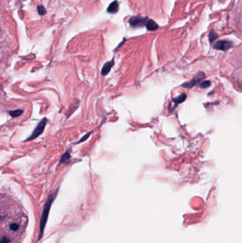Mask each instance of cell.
Returning a JSON list of instances; mask_svg holds the SVG:
<instances>
[{
	"instance_id": "8",
	"label": "cell",
	"mask_w": 242,
	"mask_h": 243,
	"mask_svg": "<svg viewBox=\"0 0 242 243\" xmlns=\"http://www.w3.org/2000/svg\"><path fill=\"white\" fill-rule=\"evenodd\" d=\"M146 26V28H147V29L149 30V31H156V30H157L158 29V24L151 19L148 20Z\"/></svg>"
},
{
	"instance_id": "7",
	"label": "cell",
	"mask_w": 242,
	"mask_h": 243,
	"mask_svg": "<svg viewBox=\"0 0 242 243\" xmlns=\"http://www.w3.org/2000/svg\"><path fill=\"white\" fill-rule=\"evenodd\" d=\"M118 9H119V4H118L117 1H115L112 3H111L110 5L109 6V7L107 8V11L109 13L115 14L117 13Z\"/></svg>"
},
{
	"instance_id": "15",
	"label": "cell",
	"mask_w": 242,
	"mask_h": 243,
	"mask_svg": "<svg viewBox=\"0 0 242 243\" xmlns=\"http://www.w3.org/2000/svg\"><path fill=\"white\" fill-rule=\"evenodd\" d=\"M210 86H211L210 81L207 80V81H204V82H202V83L200 85V87L202 89H205V88H208V87H209Z\"/></svg>"
},
{
	"instance_id": "4",
	"label": "cell",
	"mask_w": 242,
	"mask_h": 243,
	"mask_svg": "<svg viewBox=\"0 0 242 243\" xmlns=\"http://www.w3.org/2000/svg\"><path fill=\"white\" fill-rule=\"evenodd\" d=\"M232 47V43L228 40H219L215 44L214 48L220 50H227Z\"/></svg>"
},
{
	"instance_id": "12",
	"label": "cell",
	"mask_w": 242,
	"mask_h": 243,
	"mask_svg": "<svg viewBox=\"0 0 242 243\" xmlns=\"http://www.w3.org/2000/svg\"><path fill=\"white\" fill-rule=\"evenodd\" d=\"M22 113H23V110H16L13 111H9V114L11 117H19Z\"/></svg>"
},
{
	"instance_id": "9",
	"label": "cell",
	"mask_w": 242,
	"mask_h": 243,
	"mask_svg": "<svg viewBox=\"0 0 242 243\" xmlns=\"http://www.w3.org/2000/svg\"><path fill=\"white\" fill-rule=\"evenodd\" d=\"M79 106V102L78 101H77L76 103H73L72 105H70V107H69L68 111H67V113H66V116L67 117H69L71 115L73 114V112H75V110H76L77 108H78Z\"/></svg>"
},
{
	"instance_id": "3",
	"label": "cell",
	"mask_w": 242,
	"mask_h": 243,
	"mask_svg": "<svg viewBox=\"0 0 242 243\" xmlns=\"http://www.w3.org/2000/svg\"><path fill=\"white\" fill-rule=\"evenodd\" d=\"M148 18L146 17H133L129 20L130 25L132 26H142L146 25L148 22Z\"/></svg>"
},
{
	"instance_id": "10",
	"label": "cell",
	"mask_w": 242,
	"mask_h": 243,
	"mask_svg": "<svg viewBox=\"0 0 242 243\" xmlns=\"http://www.w3.org/2000/svg\"><path fill=\"white\" fill-rule=\"evenodd\" d=\"M70 153H69L68 151H66V153H64L62 155V157H61V158H60V162H59V163L63 164H68L69 161H70Z\"/></svg>"
},
{
	"instance_id": "13",
	"label": "cell",
	"mask_w": 242,
	"mask_h": 243,
	"mask_svg": "<svg viewBox=\"0 0 242 243\" xmlns=\"http://www.w3.org/2000/svg\"><path fill=\"white\" fill-rule=\"evenodd\" d=\"M218 38V36H217V34L215 33L214 30H211L210 31V33H209V41L212 42L214 41L215 39H217V38Z\"/></svg>"
},
{
	"instance_id": "11",
	"label": "cell",
	"mask_w": 242,
	"mask_h": 243,
	"mask_svg": "<svg viewBox=\"0 0 242 243\" xmlns=\"http://www.w3.org/2000/svg\"><path fill=\"white\" fill-rule=\"evenodd\" d=\"M186 98H187V96L186 94H181L180 96H178L177 98H174L173 100L176 102V105H178V104H179V103L182 102L183 101L186 100Z\"/></svg>"
},
{
	"instance_id": "6",
	"label": "cell",
	"mask_w": 242,
	"mask_h": 243,
	"mask_svg": "<svg viewBox=\"0 0 242 243\" xmlns=\"http://www.w3.org/2000/svg\"><path fill=\"white\" fill-rule=\"evenodd\" d=\"M114 64H115V60H114V59L110 60V61H108V62L106 63L104 65L102 69V71H101L102 76H107V75L108 74L109 72H110L111 68L114 66Z\"/></svg>"
},
{
	"instance_id": "16",
	"label": "cell",
	"mask_w": 242,
	"mask_h": 243,
	"mask_svg": "<svg viewBox=\"0 0 242 243\" xmlns=\"http://www.w3.org/2000/svg\"><path fill=\"white\" fill-rule=\"evenodd\" d=\"M92 133V131H89V132L88 133V134H87L86 135H85L84 137H82V138H81V139H80V140H79L78 142H77V144H78V143H81V142H82V141H84L85 140H86V139L88 138V137L89 136V135H90V134Z\"/></svg>"
},
{
	"instance_id": "5",
	"label": "cell",
	"mask_w": 242,
	"mask_h": 243,
	"mask_svg": "<svg viewBox=\"0 0 242 243\" xmlns=\"http://www.w3.org/2000/svg\"><path fill=\"white\" fill-rule=\"evenodd\" d=\"M204 78H205V74L203 73H199L197 76H195L192 80H190V82L188 83L185 84L183 86L186 87V88H191V87L194 86L196 83H198L199 81L202 80Z\"/></svg>"
},
{
	"instance_id": "2",
	"label": "cell",
	"mask_w": 242,
	"mask_h": 243,
	"mask_svg": "<svg viewBox=\"0 0 242 243\" xmlns=\"http://www.w3.org/2000/svg\"><path fill=\"white\" fill-rule=\"evenodd\" d=\"M47 122H48L47 118H46V117L43 118L40 121V122L38 123L37 126H36L35 129L33 131V132L31 133V136L28 137V138L26 139L24 141H32V140H34V139L37 138L38 136H40V135L43 132H44L45 127H46V125H47Z\"/></svg>"
},
{
	"instance_id": "14",
	"label": "cell",
	"mask_w": 242,
	"mask_h": 243,
	"mask_svg": "<svg viewBox=\"0 0 242 243\" xmlns=\"http://www.w3.org/2000/svg\"><path fill=\"white\" fill-rule=\"evenodd\" d=\"M37 9H38V14H39V15H40V16L44 15L46 13V9H45V8H44V6H42V5L38 6V7H37Z\"/></svg>"
},
{
	"instance_id": "1",
	"label": "cell",
	"mask_w": 242,
	"mask_h": 243,
	"mask_svg": "<svg viewBox=\"0 0 242 243\" xmlns=\"http://www.w3.org/2000/svg\"><path fill=\"white\" fill-rule=\"evenodd\" d=\"M26 218L19 209L11 206L1 212V243H16L26 228Z\"/></svg>"
}]
</instances>
